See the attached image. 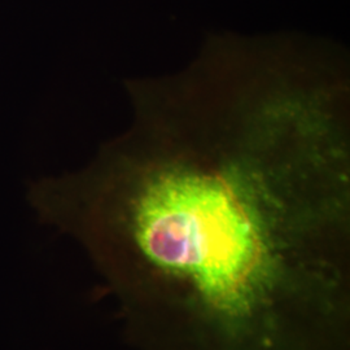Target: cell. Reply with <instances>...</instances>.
<instances>
[{
	"label": "cell",
	"instance_id": "obj_1",
	"mask_svg": "<svg viewBox=\"0 0 350 350\" xmlns=\"http://www.w3.org/2000/svg\"><path fill=\"white\" fill-rule=\"evenodd\" d=\"M46 224L73 239L140 350H350V204L218 143L91 180Z\"/></svg>",
	"mask_w": 350,
	"mask_h": 350
}]
</instances>
